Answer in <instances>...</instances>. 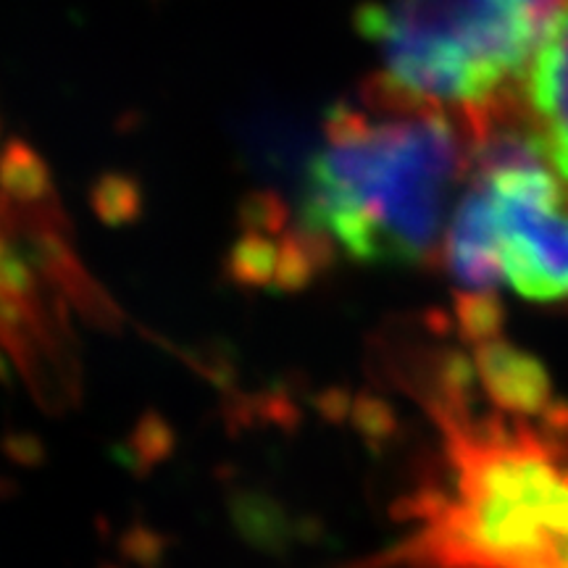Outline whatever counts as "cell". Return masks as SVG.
I'll return each instance as SVG.
<instances>
[{"label":"cell","instance_id":"1","mask_svg":"<svg viewBox=\"0 0 568 568\" xmlns=\"http://www.w3.org/2000/svg\"><path fill=\"white\" fill-rule=\"evenodd\" d=\"M324 140L305 172L301 230L358 264H432L474 169L466 116L382 71L326 113Z\"/></svg>","mask_w":568,"mask_h":568},{"label":"cell","instance_id":"2","mask_svg":"<svg viewBox=\"0 0 568 568\" xmlns=\"http://www.w3.org/2000/svg\"><path fill=\"white\" fill-rule=\"evenodd\" d=\"M450 489L424 487L403 503L414 521L389 568H568V466L524 424L435 418Z\"/></svg>","mask_w":568,"mask_h":568},{"label":"cell","instance_id":"3","mask_svg":"<svg viewBox=\"0 0 568 568\" xmlns=\"http://www.w3.org/2000/svg\"><path fill=\"white\" fill-rule=\"evenodd\" d=\"M564 0H387L355 27L379 48L385 74L466 116L474 138L521 109L535 48Z\"/></svg>","mask_w":568,"mask_h":568},{"label":"cell","instance_id":"4","mask_svg":"<svg viewBox=\"0 0 568 568\" xmlns=\"http://www.w3.org/2000/svg\"><path fill=\"white\" fill-rule=\"evenodd\" d=\"M485 193L503 276L539 303L568 297V190L529 151L474 166Z\"/></svg>","mask_w":568,"mask_h":568},{"label":"cell","instance_id":"5","mask_svg":"<svg viewBox=\"0 0 568 568\" xmlns=\"http://www.w3.org/2000/svg\"><path fill=\"white\" fill-rule=\"evenodd\" d=\"M521 105L545 163L568 180V0L537 42L524 74Z\"/></svg>","mask_w":568,"mask_h":568},{"label":"cell","instance_id":"6","mask_svg":"<svg viewBox=\"0 0 568 568\" xmlns=\"http://www.w3.org/2000/svg\"><path fill=\"white\" fill-rule=\"evenodd\" d=\"M474 372L489 400L510 416H542L552 403L548 368L506 339L477 345Z\"/></svg>","mask_w":568,"mask_h":568},{"label":"cell","instance_id":"7","mask_svg":"<svg viewBox=\"0 0 568 568\" xmlns=\"http://www.w3.org/2000/svg\"><path fill=\"white\" fill-rule=\"evenodd\" d=\"M445 266L464 290H495L503 282L485 193L471 180L445 232Z\"/></svg>","mask_w":568,"mask_h":568},{"label":"cell","instance_id":"8","mask_svg":"<svg viewBox=\"0 0 568 568\" xmlns=\"http://www.w3.org/2000/svg\"><path fill=\"white\" fill-rule=\"evenodd\" d=\"M0 190L21 203L53 201L51 174L38 151L24 140H9L0 153Z\"/></svg>","mask_w":568,"mask_h":568},{"label":"cell","instance_id":"9","mask_svg":"<svg viewBox=\"0 0 568 568\" xmlns=\"http://www.w3.org/2000/svg\"><path fill=\"white\" fill-rule=\"evenodd\" d=\"M456 318L464 339L481 345L500 337L506 308L493 290H464L456 295Z\"/></svg>","mask_w":568,"mask_h":568},{"label":"cell","instance_id":"10","mask_svg":"<svg viewBox=\"0 0 568 568\" xmlns=\"http://www.w3.org/2000/svg\"><path fill=\"white\" fill-rule=\"evenodd\" d=\"M355 418H358L361 432H364L368 443H385L397 429L393 408L379 397H361L358 406H355Z\"/></svg>","mask_w":568,"mask_h":568},{"label":"cell","instance_id":"11","mask_svg":"<svg viewBox=\"0 0 568 568\" xmlns=\"http://www.w3.org/2000/svg\"><path fill=\"white\" fill-rule=\"evenodd\" d=\"M95 203L98 209L109 213V216H124V213L138 209V187H134L126 176L109 174L103 176L101 184H98Z\"/></svg>","mask_w":568,"mask_h":568}]
</instances>
